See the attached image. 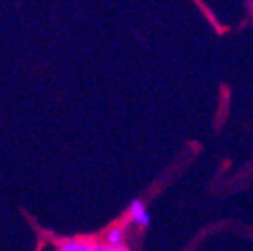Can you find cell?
I'll return each instance as SVG.
<instances>
[{"mask_svg": "<svg viewBox=\"0 0 253 251\" xmlns=\"http://www.w3.org/2000/svg\"><path fill=\"white\" fill-rule=\"evenodd\" d=\"M60 251H104V246L95 241L88 239H72V241H63L58 248Z\"/></svg>", "mask_w": 253, "mask_h": 251, "instance_id": "1", "label": "cell"}, {"mask_svg": "<svg viewBox=\"0 0 253 251\" xmlns=\"http://www.w3.org/2000/svg\"><path fill=\"white\" fill-rule=\"evenodd\" d=\"M130 218L141 227H148L150 225V214H148L146 208L141 200H134L130 204Z\"/></svg>", "mask_w": 253, "mask_h": 251, "instance_id": "2", "label": "cell"}, {"mask_svg": "<svg viewBox=\"0 0 253 251\" xmlns=\"http://www.w3.org/2000/svg\"><path fill=\"white\" fill-rule=\"evenodd\" d=\"M106 243L109 244V246H115V248L122 246L123 244V228H118V227L111 228V230L106 234Z\"/></svg>", "mask_w": 253, "mask_h": 251, "instance_id": "3", "label": "cell"}, {"mask_svg": "<svg viewBox=\"0 0 253 251\" xmlns=\"http://www.w3.org/2000/svg\"><path fill=\"white\" fill-rule=\"evenodd\" d=\"M104 251H130V250H126V248H123V246H118V248H115V246H104Z\"/></svg>", "mask_w": 253, "mask_h": 251, "instance_id": "4", "label": "cell"}, {"mask_svg": "<svg viewBox=\"0 0 253 251\" xmlns=\"http://www.w3.org/2000/svg\"><path fill=\"white\" fill-rule=\"evenodd\" d=\"M58 251H60V250H58Z\"/></svg>", "mask_w": 253, "mask_h": 251, "instance_id": "5", "label": "cell"}]
</instances>
